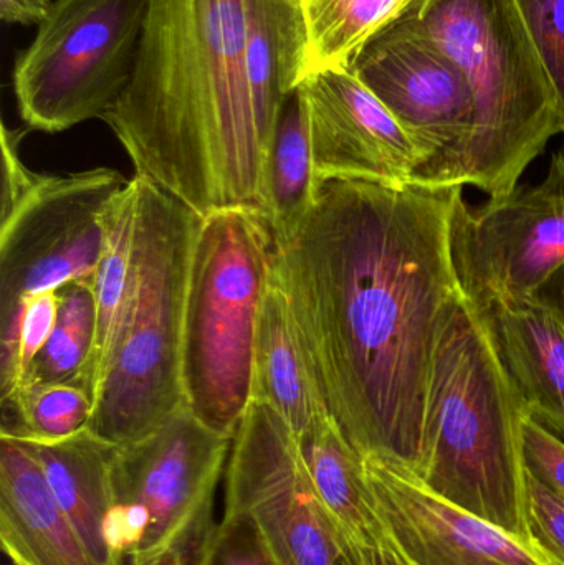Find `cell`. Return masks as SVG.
I'll return each instance as SVG.
<instances>
[{"label": "cell", "mask_w": 564, "mask_h": 565, "mask_svg": "<svg viewBox=\"0 0 564 565\" xmlns=\"http://www.w3.org/2000/svg\"><path fill=\"white\" fill-rule=\"evenodd\" d=\"M462 188L330 181L274 244L272 277L360 457L416 467L437 329L462 295L450 241Z\"/></svg>", "instance_id": "6da1fadb"}, {"label": "cell", "mask_w": 564, "mask_h": 565, "mask_svg": "<svg viewBox=\"0 0 564 565\" xmlns=\"http://www.w3.org/2000/svg\"><path fill=\"white\" fill-rule=\"evenodd\" d=\"M138 178L205 217H265L274 139L252 93L245 0H149L128 88L103 116Z\"/></svg>", "instance_id": "7a4b0ae2"}, {"label": "cell", "mask_w": 564, "mask_h": 565, "mask_svg": "<svg viewBox=\"0 0 564 565\" xmlns=\"http://www.w3.org/2000/svg\"><path fill=\"white\" fill-rule=\"evenodd\" d=\"M525 418L489 312L462 292L437 329L413 471L434 493L533 550L526 524Z\"/></svg>", "instance_id": "3957f363"}, {"label": "cell", "mask_w": 564, "mask_h": 565, "mask_svg": "<svg viewBox=\"0 0 564 565\" xmlns=\"http://www.w3.org/2000/svg\"><path fill=\"white\" fill-rule=\"evenodd\" d=\"M407 15L460 66L473 99L456 182L490 198L519 188L562 132L558 98L517 0H416Z\"/></svg>", "instance_id": "277c9868"}, {"label": "cell", "mask_w": 564, "mask_h": 565, "mask_svg": "<svg viewBox=\"0 0 564 565\" xmlns=\"http://www.w3.org/2000/svg\"><path fill=\"white\" fill-rule=\"evenodd\" d=\"M138 181L131 295L88 425L116 447L149 437L188 408L182 335L202 217L148 179Z\"/></svg>", "instance_id": "5b68a950"}, {"label": "cell", "mask_w": 564, "mask_h": 565, "mask_svg": "<svg viewBox=\"0 0 564 565\" xmlns=\"http://www.w3.org/2000/svg\"><path fill=\"white\" fill-rule=\"evenodd\" d=\"M274 235L260 212L201 218L185 299L182 387L199 422L234 438L252 402L258 312L272 278Z\"/></svg>", "instance_id": "8992f818"}, {"label": "cell", "mask_w": 564, "mask_h": 565, "mask_svg": "<svg viewBox=\"0 0 564 565\" xmlns=\"http://www.w3.org/2000/svg\"><path fill=\"white\" fill-rule=\"evenodd\" d=\"M149 0H53L13 66L20 118L62 132L111 111L128 88Z\"/></svg>", "instance_id": "52a82bcc"}, {"label": "cell", "mask_w": 564, "mask_h": 565, "mask_svg": "<svg viewBox=\"0 0 564 565\" xmlns=\"http://www.w3.org/2000/svg\"><path fill=\"white\" fill-rule=\"evenodd\" d=\"M232 441L184 408L149 437L118 447L113 484L119 565L166 551L192 563L214 527V494Z\"/></svg>", "instance_id": "ba28073f"}, {"label": "cell", "mask_w": 564, "mask_h": 565, "mask_svg": "<svg viewBox=\"0 0 564 565\" xmlns=\"http://www.w3.org/2000/svg\"><path fill=\"white\" fill-rule=\"evenodd\" d=\"M115 169L35 174L0 212V326L30 296L95 278L105 214L128 185Z\"/></svg>", "instance_id": "9c48e42d"}, {"label": "cell", "mask_w": 564, "mask_h": 565, "mask_svg": "<svg viewBox=\"0 0 564 565\" xmlns=\"http://www.w3.org/2000/svg\"><path fill=\"white\" fill-rule=\"evenodd\" d=\"M450 241L460 289L477 308L535 298L564 265V148L539 184L476 207L460 195Z\"/></svg>", "instance_id": "30bf717a"}, {"label": "cell", "mask_w": 564, "mask_h": 565, "mask_svg": "<svg viewBox=\"0 0 564 565\" xmlns=\"http://www.w3.org/2000/svg\"><path fill=\"white\" fill-rule=\"evenodd\" d=\"M351 72L393 113L419 154L414 182L460 185L473 99L460 66L406 12L358 53Z\"/></svg>", "instance_id": "8fae6325"}, {"label": "cell", "mask_w": 564, "mask_h": 565, "mask_svg": "<svg viewBox=\"0 0 564 565\" xmlns=\"http://www.w3.org/2000/svg\"><path fill=\"white\" fill-rule=\"evenodd\" d=\"M225 513L247 518L278 565H343L297 435L252 398L232 441Z\"/></svg>", "instance_id": "7c38bea8"}, {"label": "cell", "mask_w": 564, "mask_h": 565, "mask_svg": "<svg viewBox=\"0 0 564 565\" xmlns=\"http://www.w3.org/2000/svg\"><path fill=\"white\" fill-rule=\"evenodd\" d=\"M374 513L394 547L416 565H550L512 534L456 507L403 461L361 457Z\"/></svg>", "instance_id": "4fadbf2b"}, {"label": "cell", "mask_w": 564, "mask_h": 565, "mask_svg": "<svg viewBox=\"0 0 564 565\" xmlns=\"http://www.w3.org/2000/svg\"><path fill=\"white\" fill-rule=\"evenodd\" d=\"M307 98L318 188L330 181L413 184L419 154L403 126L351 70L300 83Z\"/></svg>", "instance_id": "5bb4252c"}, {"label": "cell", "mask_w": 564, "mask_h": 565, "mask_svg": "<svg viewBox=\"0 0 564 565\" xmlns=\"http://www.w3.org/2000/svg\"><path fill=\"white\" fill-rule=\"evenodd\" d=\"M0 540L22 565H98L83 546L32 451L0 434Z\"/></svg>", "instance_id": "9a60e30c"}, {"label": "cell", "mask_w": 564, "mask_h": 565, "mask_svg": "<svg viewBox=\"0 0 564 565\" xmlns=\"http://www.w3.org/2000/svg\"><path fill=\"white\" fill-rule=\"evenodd\" d=\"M20 441L42 465L53 494L92 559L98 565H119L113 484L118 447L88 428L53 444Z\"/></svg>", "instance_id": "2e32d148"}, {"label": "cell", "mask_w": 564, "mask_h": 565, "mask_svg": "<svg viewBox=\"0 0 564 565\" xmlns=\"http://www.w3.org/2000/svg\"><path fill=\"white\" fill-rule=\"evenodd\" d=\"M503 365L526 415L564 441V326L539 299L489 312Z\"/></svg>", "instance_id": "e0dca14e"}, {"label": "cell", "mask_w": 564, "mask_h": 565, "mask_svg": "<svg viewBox=\"0 0 564 565\" xmlns=\"http://www.w3.org/2000/svg\"><path fill=\"white\" fill-rule=\"evenodd\" d=\"M252 398L275 408L297 438L328 414L294 312L274 277L258 312Z\"/></svg>", "instance_id": "ac0fdd59"}, {"label": "cell", "mask_w": 564, "mask_h": 565, "mask_svg": "<svg viewBox=\"0 0 564 565\" xmlns=\"http://www.w3.org/2000/svg\"><path fill=\"white\" fill-rule=\"evenodd\" d=\"M308 29L304 0H245V52L255 108L274 139L281 109L304 79Z\"/></svg>", "instance_id": "d6986e66"}, {"label": "cell", "mask_w": 564, "mask_h": 565, "mask_svg": "<svg viewBox=\"0 0 564 565\" xmlns=\"http://www.w3.org/2000/svg\"><path fill=\"white\" fill-rule=\"evenodd\" d=\"M138 202L139 181L135 175L113 199L105 214V247L92 282L96 306L95 344L78 381L92 397L93 408L105 382L131 295Z\"/></svg>", "instance_id": "ffe728a7"}, {"label": "cell", "mask_w": 564, "mask_h": 565, "mask_svg": "<svg viewBox=\"0 0 564 565\" xmlns=\"http://www.w3.org/2000/svg\"><path fill=\"white\" fill-rule=\"evenodd\" d=\"M307 98L300 86L285 103L265 168V218L281 244L297 231L318 198Z\"/></svg>", "instance_id": "44dd1931"}, {"label": "cell", "mask_w": 564, "mask_h": 565, "mask_svg": "<svg viewBox=\"0 0 564 565\" xmlns=\"http://www.w3.org/2000/svg\"><path fill=\"white\" fill-rule=\"evenodd\" d=\"M414 2L416 0H304L308 29L304 79L324 70H350L361 49L396 22Z\"/></svg>", "instance_id": "7402d4cb"}, {"label": "cell", "mask_w": 564, "mask_h": 565, "mask_svg": "<svg viewBox=\"0 0 564 565\" xmlns=\"http://www.w3.org/2000/svg\"><path fill=\"white\" fill-rule=\"evenodd\" d=\"M2 435L20 440H66L88 428L93 401L78 382L26 384L2 402Z\"/></svg>", "instance_id": "603a6c76"}, {"label": "cell", "mask_w": 564, "mask_h": 565, "mask_svg": "<svg viewBox=\"0 0 564 565\" xmlns=\"http://www.w3.org/2000/svg\"><path fill=\"white\" fill-rule=\"evenodd\" d=\"M58 299L55 328L33 362L22 387L26 384L78 382L88 364L96 332L92 285L70 282L58 289Z\"/></svg>", "instance_id": "cb8c5ba5"}, {"label": "cell", "mask_w": 564, "mask_h": 565, "mask_svg": "<svg viewBox=\"0 0 564 565\" xmlns=\"http://www.w3.org/2000/svg\"><path fill=\"white\" fill-rule=\"evenodd\" d=\"M58 291L30 296L9 322L0 326V391L12 397L29 375L58 318Z\"/></svg>", "instance_id": "d4e9b609"}, {"label": "cell", "mask_w": 564, "mask_h": 565, "mask_svg": "<svg viewBox=\"0 0 564 565\" xmlns=\"http://www.w3.org/2000/svg\"><path fill=\"white\" fill-rule=\"evenodd\" d=\"M191 565H278L247 518L224 513Z\"/></svg>", "instance_id": "484cf974"}, {"label": "cell", "mask_w": 564, "mask_h": 565, "mask_svg": "<svg viewBox=\"0 0 564 565\" xmlns=\"http://www.w3.org/2000/svg\"><path fill=\"white\" fill-rule=\"evenodd\" d=\"M526 524L533 550L550 565H564V494L526 471Z\"/></svg>", "instance_id": "4316f807"}, {"label": "cell", "mask_w": 564, "mask_h": 565, "mask_svg": "<svg viewBox=\"0 0 564 565\" xmlns=\"http://www.w3.org/2000/svg\"><path fill=\"white\" fill-rule=\"evenodd\" d=\"M558 98L564 132V0H517Z\"/></svg>", "instance_id": "83f0119b"}, {"label": "cell", "mask_w": 564, "mask_h": 565, "mask_svg": "<svg viewBox=\"0 0 564 565\" xmlns=\"http://www.w3.org/2000/svg\"><path fill=\"white\" fill-rule=\"evenodd\" d=\"M523 450L530 470L564 494V441L526 415L523 422Z\"/></svg>", "instance_id": "f1b7e54d"}, {"label": "cell", "mask_w": 564, "mask_h": 565, "mask_svg": "<svg viewBox=\"0 0 564 565\" xmlns=\"http://www.w3.org/2000/svg\"><path fill=\"white\" fill-rule=\"evenodd\" d=\"M53 0H0V17L13 25H39Z\"/></svg>", "instance_id": "f546056e"}, {"label": "cell", "mask_w": 564, "mask_h": 565, "mask_svg": "<svg viewBox=\"0 0 564 565\" xmlns=\"http://www.w3.org/2000/svg\"><path fill=\"white\" fill-rule=\"evenodd\" d=\"M535 299L545 305L564 326V265L539 289Z\"/></svg>", "instance_id": "4dcf8cb0"}, {"label": "cell", "mask_w": 564, "mask_h": 565, "mask_svg": "<svg viewBox=\"0 0 564 565\" xmlns=\"http://www.w3.org/2000/svg\"><path fill=\"white\" fill-rule=\"evenodd\" d=\"M354 565H416L407 561L396 547L391 544L387 540L386 534L383 531V540H381L380 546L373 551V553L364 556L363 559L358 561Z\"/></svg>", "instance_id": "1f68e13d"}, {"label": "cell", "mask_w": 564, "mask_h": 565, "mask_svg": "<svg viewBox=\"0 0 564 565\" xmlns=\"http://www.w3.org/2000/svg\"><path fill=\"white\" fill-rule=\"evenodd\" d=\"M129 565H191L184 554L178 551H166L158 556L148 557V559L138 561Z\"/></svg>", "instance_id": "d6a6232c"}, {"label": "cell", "mask_w": 564, "mask_h": 565, "mask_svg": "<svg viewBox=\"0 0 564 565\" xmlns=\"http://www.w3.org/2000/svg\"><path fill=\"white\" fill-rule=\"evenodd\" d=\"M6 565H22V564L15 563V561H10V563L6 564Z\"/></svg>", "instance_id": "836d02e7"}]
</instances>
